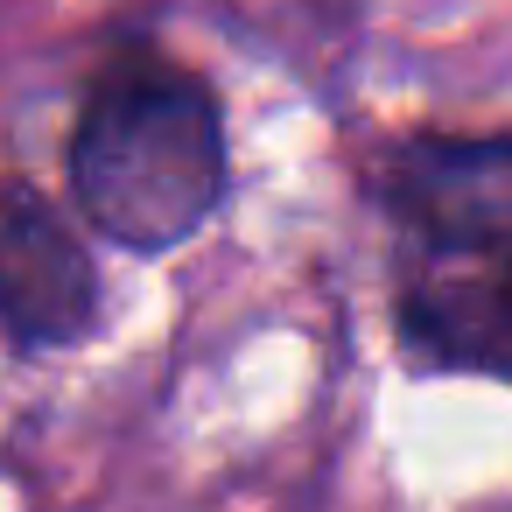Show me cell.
Returning <instances> with one entry per match:
<instances>
[{"instance_id":"obj_1","label":"cell","mask_w":512,"mask_h":512,"mask_svg":"<svg viewBox=\"0 0 512 512\" xmlns=\"http://www.w3.org/2000/svg\"><path fill=\"white\" fill-rule=\"evenodd\" d=\"M400 351L512 386V141L421 134L393 155Z\"/></svg>"},{"instance_id":"obj_2","label":"cell","mask_w":512,"mask_h":512,"mask_svg":"<svg viewBox=\"0 0 512 512\" xmlns=\"http://www.w3.org/2000/svg\"><path fill=\"white\" fill-rule=\"evenodd\" d=\"M64 169L92 232L127 253H169L225 197V113L190 64L134 43L92 78Z\"/></svg>"},{"instance_id":"obj_3","label":"cell","mask_w":512,"mask_h":512,"mask_svg":"<svg viewBox=\"0 0 512 512\" xmlns=\"http://www.w3.org/2000/svg\"><path fill=\"white\" fill-rule=\"evenodd\" d=\"M92 316H99L92 253L43 190L15 183L0 197V337L22 351H57L78 344Z\"/></svg>"}]
</instances>
